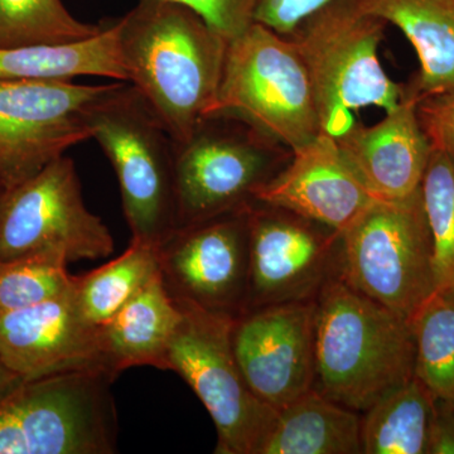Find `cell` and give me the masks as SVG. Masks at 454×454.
Wrapping results in <instances>:
<instances>
[{
  "label": "cell",
  "mask_w": 454,
  "mask_h": 454,
  "mask_svg": "<svg viewBox=\"0 0 454 454\" xmlns=\"http://www.w3.org/2000/svg\"><path fill=\"white\" fill-rule=\"evenodd\" d=\"M115 26L127 82L173 142H186L216 98L229 42L168 0H139Z\"/></svg>",
  "instance_id": "1"
},
{
  "label": "cell",
  "mask_w": 454,
  "mask_h": 454,
  "mask_svg": "<svg viewBox=\"0 0 454 454\" xmlns=\"http://www.w3.org/2000/svg\"><path fill=\"white\" fill-rule=\"evenodd\" d=\"M414 372L409 319L331 277L316 297V389L366 411Z\"/></svg>",
  "instance_id": "2"
},
{
  "label": "cell",
  "mask_w": 454,
  "mask_h": 454,
  "mask_svg": "<svg viewBox=\"0 0 454 454\" xmlns=\"http://www.w3.org/2000/svg\"><path fill=\"white\" fill-rule=\"evenodd\" d=\"M387 25L360 0H331L292 33L309 71L322 133L337 138L355 124L352 112L376 106L387 114L404 98L379 59Z\"/></svg>",
  "instance_id": "3"
},
{
  "label": "cell",
  "mask_w": 454,
  "mask_h": 454,
  "mask_svg": "<svg viewBox=\"0 0 454 454\" xmlns=\"http://www.w3.org/2000/svg\"><path fill=\"white\" fill-rule=\"evenodd\" d=\"M231 119L293 151L322 134L309 71L292 40L254 22L227 44L206 119Z\"/></svg>",
  "instance_id": "4"
},
{
  "label": "cell",
  "mask_w": 454,
  "mask_h": 454,
  "mask_svg": "<svg viewBox=\"0 0 454 454\" xmlns=\"http://www.w3.org/2000/svg\"><path fill=\"white\" fill-rule=\"evenodd\" d=\"M89 124L118 179L131 239L160 247L178 227L175 142L129 82L114 83Z\"/></svg>",
  "instance_id": "5"
},
{
  "label": "cell",
  "mask_w": 454,
  "mask_h": 454,
  "mask_svg": "<svg viewBox=\"0 0 454 454\" xmlns=\"http://www.w3.org/2000/svg\"><path fill=\"white\" fill-rule=\"evenodd\" d=\"M103 370L25 380L0 399V454H113L119 423Z\"/></svg>",
  "instance_id": "6"
},
{
  "label": "cell",
  "mask_w": 454,
  "mask_h": 454,
  "mask_svg": "<svg viewBox=\"0 0 454 454\" xmlns=\"http://www.w3.org/2000/svg\"><path fill=\"white\" fill-rule=\"evenodd\" d=\"M337 276L406 319L437 289L422 191L376 200L340 236Z\"/></svg>",
  "instance_id": "7"
},
{
  "label": "cell",
  "mask_w": 454,
  "mask_h": 454,
  "mask_svg": "<svg viewBox=\"0 0 454 454\" xmlns=\"http://www.w3.org/2000/svg\"><path fill=\"white\" fill-rule=\"evenodd\" d=\"M177 301V300H176ZM178 301L184 317L164 370L177 373L214 420L217 454H260L278 411L250 389L232 351V317Z\"/></svg>",
  "instance_id": "8"
},
{
  "label": "cell",
  "mask_w": 454,
  "mask_h": 454,
  "mask_svg": "<svg viewBox=\"0 0 454 454\" xmlns=\"http://www.w3.org/2000/svg\"><path fill=\"white\" fill-rule=\"evenodd\" d=\"M114 247L109 227L86 207L71 158L64 155L0 190V262L38 255L98 260L112 255Z\"/></svg>",
  "instance_id": "9"
},
{
  "label": "cell",
  "mask_w": 454,
  "mask_h": 454,
  "mask_svg": "<svg viewBox=\"0 0 454 454\" xmlns=\"http://www.w3.org/2000/svg\"><path fill=\"white\" fill-rule=\"evenodd\" d=\"M113 86L0 77V188L22 184L91 139L90 114Z\"/></svg>",
  "instance_id": "10"
},
{
  "label": "cell",
  "mask_w": 454,
  "mask_h": 454,
  "mask_svg": "<svg viewBox=\"0 0 454 454\" xmlns=\"http://www.w3.org/2000/svg\"><path fill=\"white\" fill-rule=\"evenodd\" d=\"M249 205L179 226L158 247L160 274L175 300L232 318L243 315L249 274Z\"/></svg>",
  "instance_id": "11"
},
{
  "label": "cell",
  "mask_w": 454,
  "mask_h": 454,
  "mask_svg": "<svg viewBox=\"0 0 454 454\" xmlns=\"http://www.w3.org/2000/svg\"><path fill=\"white\" fill-rule=\"evenodd\" d=\"M340 232L292 212L249 205V274L244 312L316 300L337 273Z\"/></svg>",
  "instance_id": "12"
},
{
  "label": "cell",
  "mask_w": 454,
  "mask_h": 454,
  "mask_svg": "<svg viewBox=\"0 0 454 454\" xmlns=\"http://www.w3.org/2000/svg\"><path fill=\"white\" fill-rule=\"evenodd\" d=\"M262 137L221 128L206 119L186 142L175 143V192L179 226L243 208L273 176V158Z\"/></svg>",
  "instance_id": "13"
},
{
  "label": "cell",
  "mask_w": 454,
  "mask_h": 454,
  "mask_svg": "<svg viewBox=\"0 0 454 454\" xmlns=\"http://www.w3.org/2000/svg\"><path fill=\"white\" fill-rule=\"evenodd\" d=\"M231 343L245 381L277 411L316 387V300L243 313Z\"/></svg>",
  "instance_id": "14"
},
{
  "label": "cell",
  "mask_w": 454,
  "mask_h": 454,
  "mask_svg": "<svg viewBox=\"0 0 454 454\" xmlns=\"http://www.w3.org/2000/svg\"><path fill=\"white\" fill-rule=\"evenodd\" d=\"M340 152L322 133L293 151L291 164L253 192V201L292 212L342 234L376 201Z\"/></svg>",
  "instance_id": "15"
},
{
  "label": "cell",
  "mask_w": 454,
  "mask_h": 454,
  "mask_svg": "<svg viewBox=\"0 0 454 454\" xmlns=\"http://www.w3.org/2000/svg\"><path fill=\"white\" fill-rule=\"evenodd\" d=\"M0 357L23 380L79 370L110 372L100 327L83 318L74 288L55 300L0 316Z\"/></svg>",
  "instance_id": "16"
},
{
  "label": "cell",
  "mask_w": 454,
  "mask_h": 454,
  "mask_svg": "<svg viewBox=\"0 0 454 454\" xmlns=\"http://www.w3.org/2000/svg\"><path fill=\"white\" fill-rule=\"evenodd\" d=\"M336 140L367 190L376 199L389 201L404 200L419 190L433 151L411 91L378 124L364 127L355 122Z\"/></svg>",
  "instance_id": "17"
},
{
  "label": "cell",
  "mask_w": 454,
  "mask_h": 454,
  "mask_svg": "<svg viewBox=\"0 0 454 454\" xmlns=\"http://www.w3.org/2000/svg\"><path fill=\"white\" fill-rule=\"evenodd\" d=\"M182 312L160 270L115 316L100 327L101 348L109 372L118 378L136 366L164 370V360Z\"/></svg>",
  "instance_id": "18"
},
{
  "label": "cell",
  "mask_w": 454,
  "mask_h": 454,
  "mask_svg": "<svg viewBox=\"0 0 454 454\" xmlns=\"http://www.w3.org/2000/svg\"><path fill=\"white\" fill-rule=\"evenodd\" d=\"M369 13L396 26L417 51L418 103L454 97V0H360Z\"/></svg>",
  "instance_id": "19"
},
{
  "label": "cell",
  "mask_w": 454,
  "mask_h": 454,
  "mask_svg": "<svg viewBox=\"0 0 454 454\" xmlns=\"http://www.w3.org/2000/svg\"><path fill=\"white\" fill-rule=\"evenodd\" d=\"M361 419L313 387L278 411L260 454H361Z\"/></svg>",
  "instance_id": "20"
},
{
  "label": "cell",
  "mask_w": 454,
  "mask_h": 454,
  "mask_svg": "<svg viewBox=\"0 0 454 454\" xmlns=\"http://www.w3.org/2000/svg\"><path fill=\"white\" fill-rule=\"evenodd\" d=\"M82 76L127 82L115 23L103 26L97 35L77 43L0 49L2 79L73 82Z\"/></svg>",
  "instance_id": "21"
},
{
  "label": "cell",
  "mask_w": 454,
  "mask_h": 454,
  "mask_svg": "<svg viewBox=\"0 0 454 454\" xmlns=\"http://www.w3.org/2000/svg\"><path fill=\"white\" fill-rule=\"evenodd\" d=\"M434 396L417 376L382 396L361 419L365 454H428Z\"/></svg>",
  "instance_id": "22"
},
{
  "label": "cell",
  "mask_w": 454,
  "mask_h": 454,
  "mask_svg": "<svg viewBox=\"0 0 454 454\" xmlns=\"http://www.w3.org/2000/svg\"><path fill=\"white\" fill-rule=\"evenodd\" d=\"M158 247L131 239L118 258L74 277L77 309L90 324L106 325L160 271Z\"/></svg>",
  "instance_id": "23"
},
{
  "label": "cell",
  "mask_w": 454,
  "mask_h": 454,
  "mask_svg": "<svg viewBox=\"0 0 454 454\" xmlns=\"http://www.w3.org/2000/svg\"><path fill=\"white\" fill-rule=\"evenodd\" d=\"M409 322L415 376L434 399L454 403V286L435 289Z\"/></svg>",
  "instance_id": "24"
},
{
  "label": "cell",
  "mask_w": 454,
  "mask_h": 454,
  "mask_svg": "<svg viewBox=\"0 0 454 454\" xmlns=\"http://www.w3.org/2000/svg\"><path fill=\"white\" fill-rule=\"evenodd\" d=\"M101 29L74 18L62 0H0V49L73 44Z\"/></svg>",
  "instance_id": "25"
},
{
  "label": "cell",
  "mask_w": 454,
  "mask_h": 454,
  "mask_svg": "<svg viewBox=\"0 0 454 454\" xmlns=\"http://www.w3.org/2000/svg\"><path fill=\"white\" fill-rule=\"evenodd\" d=\"M438 288L454 286V162L433 148L422 184Z\"/></svg>",
  "instance_id": "26"
},
{
  "label": "cell",
  "mask_w": 454,
  "mask_h": 454,
  "mask_svg": "<svg viewBox=\"0 0 454 454\" xmlns=\"http://www.w3.org/2000/svg\"><path fill=\"white\" fill-rule=\"evenodd\" d=\"M68 262L57 256L0 262V316L37 306L73 291Z\"/></svg>",
  "instance_id": "27"
},
{
  "label": "cell",
  "mask_w": 454,
  "mask_h": 454,
  "mask_svg": "<svg viewBox=\"0 0 454 454\" xmlns=\"http://www.w3.org/2000/svg\"><path fill=\"white\" fill-rule=\"evenodd\" d=\"M195 12L227 42L254 23L259 0H168Z\"/></svg>",
  "instance_id": "28"
},
{
  "label": "cell",
  "mask_w": 454,
  "mask_h": 454,
  "mask_svg": "<svg viewBox=\"0 0 454 454\" xmlns=\"http://www.w3.org/2000/svg\"><path fill=\"white\" fill-rule=\"evenodd\" d=\"M331 0H259L254 22L288 37L303 20Z\"/></svg>",
  "instance_id": "29"
},
{
  "label": "cell",
  "mask_w": 454,
  "mask_h": 454,
  "mask_svg": "<svg viewBox=\"0 0 454 454\" xmlns=\"http://www.w3.org/2000/svg\"><path fill=\"white\" fill-rule=\"evenodd\" d=\"M418 116L432 148L454 162V97L418 103Z\"/></svg>",
  "instance_id": "30"
},
{
  "label": "cell",
  "mask_w": 454,
  "mask_h": 454,
  "mask_svg": "<svg viewBox=\"0 0 454 454\" xmlns=\"http://www.w3.org/2000/svg\"><path fill=\"white\" fill-rule=\"evenodd\" d=\"M428 454H454V403L435 399Z\"/></svg>",
  "instance_id": "31"
},
{
  "label": "cell",
  "mask_w": 454,
  "mask_h": 454,
  "mask_svg": "<svg viewBox=\"0 0 454 454\" xmlns=\"http://www.w3.org/2000/svg\"><path fill=\"white\" fill-rule=\"evenodd\" d=\"M25 381L16 372H12L4 361L0 357V399L7 395L12 390L16 389L20 382Z\"/></svg>",
  "instance_id": "32"
},
{
  "label": "cell",
  "mask_w": 454,
  "mask_h": 454,
  "mask_svg": "<svg viewBox=\"0 0 454 454\" xmlns=\"http://www.w3.org/2000/svg\"><path fill=\"white\" fill-rule=\"evenodd\" d=\"M0 190H2V188H0Z\"/></svg>",
  "instance_id": "33"
}]
</instances>
